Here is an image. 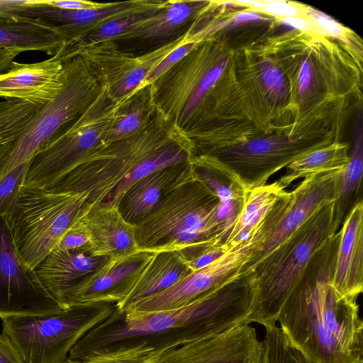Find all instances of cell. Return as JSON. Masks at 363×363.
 I'll return each mask as SVG.
<instances>
[{"instance_id":"obj_1","label":"cell","mask_w":363,"mask_h":363,"mask_svg":"<svg viewBox=\"0 0 363 363\" xmlns=\"http://www.w3.org/2000/svg\"><path fill=\"white\" fill-rule=\"evenodd\" d=\"M276 59L290 88L293 135L317 123L344 125L362 106L363 67L335 39L292 29L259 40Z\"/></svg>"},{"instance_id":"obj_2","label":"cell","mask_w":363,"mask_h":363,"mask_svg":"<svg viewBox=\"0 0 363 363\" xmlns=\"http://www.w3.org/2000/svg\"><path fill=\"white\" fill-rule=\"evenodd\" d=\"M340 233L315 254L281 306L277 321L308 363H363V322L357 298L332 286Z\"/></svg>"},{"instance_id":"obj_3","label":"cell","mask_w":363,"mask_h":363,"mask_svg":"<svg viewBox=\"0 0 363 363\" xmlns=\"http://www.w3.org/2000/svg\"><path fill=\"white\" fill-rule=\"evenodd\" d=\"M254 295L253 277L239 274L182 308L147 313L115 309L76 344L75 350L84 354L155 337L200 322L215 323L229 330L246 321Z\"/></svg>"},{"instance_id":"obj_4","label":"cell","mask_w":363,"mask_h":363,"mask_svg":"<svg viewBox=\"0 0 363 363\" xmlns=\"http://www.w3.org/2000/svg\"><path fill=\"white\" fill-rule=\"evenodd\" d=\"M218 196L196 176L169 192L135 224L139 250H179L187 261L222 245Z\"/></svg>"},{"instance_id":"obj_5","label":"cell","mask_w":363,"mask_h":363,"mask_svg":"<svg viewBox=\"0 0 363 363\" xmlns=\"http://www.w3.org/2000/svg\"><path fill=\"white\" fill-rule=\"evenodd\" d=\"M185 138L183 131L156 111L150 122L137 133L100 143L45 191L86 192L87 203L105 201L121 183L150 160Z\"/></svg>"},{"instance_id":"obj_6","label":"cell","mask_w":363,"mask_h":363,"mask_svg":"<svg viewBox=\"0 0 363 363\" xmlns=\"http://www.w3.org/2000/svg\"><path fill=\"white\" fill-rule=\"evenodd\" d=\"M235 51L207 37L151 84L156 111L183 132L199 128L211 107L216 85Z\"/></svg>"},{"instance_id":"obj_7","label":"cell","mask_w":363,"mask_h":363,"mask_svg":"<svg viewBox=\"0 0 363 363\" xmlns=\"http://www.w3.org/2000/svg\"><path fill=\"white\" fill-rule=\"evenodd\" d=\"M333 203L315 212L250 273L255 296L247 323L276 324L281 306L313 257L340 230Z\"/></svg>"},{"instance_id":"obj_8","label":"cell","mask_w":363,"mask_h":363,"mask_svg":"<svg viewBox=\"0 0 363 363\" xmlns=\"http://www.w3.org/2000/svg\"><path fill=\"white\" fill-rule=\"evenodd\" d=\"M88 194L51 193L23 186L4 218L26 265L34 269L82 215Z\"/></svg>"},{"instance_id":"obj_9","label":"cell","mask_w":363,"mask_h":363,"mask_svg":"<svg viewBox=\"0 0 363 363\" xmlns=\"http://www.w3.org/2000/svg\"><path fill=\"white\" fill-rule=\"evenodd\" d=\"M115 304L73 306L41 315H14L2 320L6 335L24 363H65L72 348L106 320Z\"/></svg>"},{"instance_id":"obj_10","label":"cell","mask_w":363,"mask_h":363,"mask_svg":"<svg viewBox=\"0 0 363 363\" xmlns=\"http://www.w3.org/2000/svg\"><path fill=\"white\" fill-rule=\"evenodd\" d=\"M62 84L42 105L0 169V178L33 157L62 134L91 105L101 86L85 60L77 55L62 60Z\"/></svg>"},{"instance_id":"obj_11","label":"cell","mask_w":363,"mask_h":363,"mask_svg":"<svg viewBox=\"0 0 363 363\" xmlns=\"http://www.w3.org/2000/svg\"><path fill=\"white\" fill-rule=\"evenodd\" d=\"M235 70L248 113L262 133L289 132L294 119L288 79L259 42L235 51Z\"/></svg>"},{"instance_id":"obj_12","label":"cell","mask_w":363,"mask_h":363,"mask_svg":"<svg viewBox=\"0 0 363 363\" xmlns=\"http://www.w3.org/2000/svg\"><path fill=\"white\" fill-rule=\"evenodd\" d=\"M121 102L113 101L101 87L85 111L30 160L23 186L43 190L50 188L82 157L104 143Z\"/></svg>"},{"instance_id":"obj_13","label":"cell","mask_w":363,"mask_h":363,"mask_svg":"<svg viewBox=\"0 0 363 363\" xmlns=\"http://www.w3.org/2000/svg\"><path fill=\"white\" fill-rule=\"evenodd\" d=\"M341 133L321 130L290 135L287 131L275 130L208 155L225 164L250 190L264 185L272 175L299 157L340 140Z\"/></svg>"},{"instance_id":"obj_14","label":"cell","mask_w":363,"mask_h":363,"mask_svg":"<svg viewBox=\"0 0 363 363\" xmlns=\"http://www.w3.org/2000/svg\"><path fill=\"white\" fill-rule=\"evenodd\" d=\"M190 327L167 333L147 363H263V342L247 322L207 336Z\"/></svg>"},{"instance_id":"obj_15","label":"cell","mask_w":363,"mask_h":363,"mask_svg":"<svg viewBox=\"0 0 363 363\" xmlns=\"http://www.w3.org/2000/svg\"><path fill=\"white\" fill-rule=\"evenodd\" d=\"M269 230L268 224L264 222L252 238L227 251L211 264L194 270L169 288L135 302L125 311H164L191 303L218 289L230 279L240 274L255 247L263 242Z\"/></svg>"},{"instance_id":"obj_16","label":"cell","mask_w":363,"mask_h":363,"mask_svg":"<svg viewBox=\"0 0 363 363\" xmlns=\"http://www.w3.org/2000/svg\"><path fill=\"white\" fill-rule=\"evenodd\" d=\"M187 40V30L174 39L140 56L121 50L108 40L83 48L70 55L81 56L101 86L116 103L143 86L148 74L174 49ZM65 58V59H67Z\"/></svg>"},{"instance_id":"obj_17","label":"cell","mask_w":363,"mask_h":363,"mask_svg":"<svg viewBox=\"0 0 363 363\" xmlns=\"http://www.w3.org/2000/svg\"><path fill=\"white\" fill-rule=\"evenodd\" d=\"M63 308L22 261L4 216L0 217V318L41 315Z\"/></svg>"},{"instance_id":"obj_18","label":"cell","mask_w":363,"mask_h":363,"mask_svg":"<svg viewBox=\"0 0 363 363\" xmlns=\"http://www.w3.org/2000/svg\"><path fill=\"white\" fill-rule=\"evenodd\" d=\"M165 3L162 0H133L104 3L95 9L63 10L50 5L49 0H35L20 12L19 18L53 29L62 38L66 48L108 21L160 10Z\"/></svg>"},{"instance_id":"obj_19","label":"cell","mask_w":363,"mask_h":363,"mask_svg":"<svg viewBox=\"0 0 363 363\" xmlns=\"http://www.w3.org/2000/svg\"><path fill=\"white\" fill-rule=\"evenodd\" d=\"M342 170L307 177L291 191V199L281 219L266 240L259 247H255L240 274L252 273L263 259L283 243L310 216L335 200Z\"/></svg>"},{"instance_id":"obj_20","label":"cell","mask_w":363,"mask_h":363,"mask_svg":"<svg viewBox=\"0 0 363 363\" xmlns=\"http://www.w3.org/2000/svg\"><path fill=\"white\" fill-rule=\"evenodd\" d=\"M155 252L139 250L132 255L108 258L93 272L73 285L64 295L63 309L99 303H118L124 282L143 266Z\"/></svg>"},{"instance_id":"obj_21","label":"cell","mask_w":363,"mask_h":363,"mask_svg":"<svg viewBox=\"0 0 363 363\" xmlns=\"http://www.w3.org/2000/svg\"><path fill=\"white\" fill-rule=\"evenodd\" d=\"M62 68V60L55 56L28 64L13 61L0 73V98L44 105L60 89Z\"/></svg>"},{"instance_id":"obj_22","label":"cell","mask_w":363,"mask_h":363,"mask_svg":"<svg viewBox=\"0 0 363 363\" xmlns=\"http://www.w3.org/2000/svg\"><path fill=\"white\" fill-rule=\"evenodd\" d=\"M80 220L91 235V255L116 258L139 251L135 225L123 218L118 206L106 201L86 203Z\"/></svg>"},{"instance_id":"obj_23","label":"cell","mask_w":363,"mask_h":363,"mask_svg":"<svg viewBox=\"0 0 363 363\" xmlns=\"http://www.w3.org/2000/svg\"><path fill=\"white\" fill-rule=\"evenodd\" d=\"M193 159L163 167L133 183L118 206L123 218L131 224H137L155 208L165 195L194 178Z\"/></svg>"},{"instance_id":"obj_24","label":"cell","mask_w":363,"mask_h":363,"mask_svg":"<svg viewBox=\"0 0 363 363\" xmlns=\"http://www.w3.org/2000/svg\"><path fill=\"white\" fill-rule=\"evenodd\" d=\"M193 272L179 250L155 252L124 282L116 309L125 311L135 302L169 288Z\"/></svg>"},{"instance_id":"obj_25","label":"cell","mask_w":363,"mask_h":363,"mask_svg":"<svg viewBox=\"0 0 363 363\" xmlns=\"http://www.w3.org/2000/svg\"><path fill=\"white\" fill-rule=\"evenodd\" d=\"M331 284L341 295L357 298L363 290V201L343 221Z\"/></svg>"},{"instance_id":"obj_26","label":"cell","mask_w":363,"mask_h":363,"mask_svg":"<svg viewBox=\"0 0 363 363\" xmlns=\"http://www.w3.org/2000/svg\"><path fill=\"white\" fill-rule=\"evenodd\" d=\"M192 162L195 176L220 201L218 217L223 230V245L242 208L249 190L232 171L212 155H196Z\"/></svg>"},{"instance_id":"obj_27","label":"cell","mask_w":363,"mask_h":363,"mask_svg":"<svg viewBox=\"0 0 363 363\" xmlns=\"http://www.w3.org/2000/svg\"><path fill=\"white\" fill-rule=\"evenodd\" d=\"M108 259L106 257L93 256L82 249L52 251L34 270L44 288L60 305L64 295L73 285Z\"/></svg>"},{"instance_id":"obj_28","label":"cell","mask_w":363,"mask_h":363,"mask_svg":"<svg viewBox=\"0 0 363 363\" xmlns=\"http://www.w3.org/2000/svg\"><path fill=\"white\" fill-rule=\"evenodd\" d=\"M212 1H166L162 9L148 18L128 37L163 44L185 32Z\"/></svg>"},{"instance_id":"obj_29","label":"cell","mask_w":363,"mask_h":363,"mask_svg":"<svg viewBox=\"0 0 363 363\" xmlns=\"http://www.w3.org/2000/svg\"><path fill=\"white\" fill-rule=\"evenodd\" d=\"M350 160L341 171L335 200L333 203L334 220L340 226L352 211L362 201L363 129L362 106L356 111Z\"/></svg>"},{"instance_id":"obj_30","label":"cell","mask_w":363,"mask_h":363,"mask_svg":"<svg viewBox=\"0 0 363 363\" xmlns=\"http://www.w3.org/2000/svg\"><path fill=\"white\" fill-rule=\"evenodd\" d=\"M65 48L62 38L38 22L0 16V49L37 50L54 56Z\"/></svg>"},{"instance_id":"obj_31","label":"cell","mask_w":363,"mask_h":363,"mask_svg":"<svg viewBox=\"0 0 363 363\" xmlns=\"http://www.w3.org/2000/svg\"><path fill=\"white\" fill-rule=\"evenodd\" d=\"M284 191L277 181L250 189L223 245L230 250L254 236Z\"/></svg>"},{"instance_id":"obj_32","label":"cell","mask_w":363,"mask_h":363,"mask_svg":"<svg viewBox=\"0 0 363 363\" xmlns=\"http://www.w3.org/2000/svg\"><path fill=\"white\" fill-rule=\"evenodd\" d=\"M350 147L340 140L313 150L286 167V174L277 180L284 189L295 180L345 168L350 160Z\"/></svg>"},{"instance_id":"obj_33","label":"cell","mask_w":363,"mask_h":363,"mask_svg":"<svg viewBox=\"0 0 363 363\" xmlns=\"http://www.w3.org/2000/svg\"><path fill=\"white\" fill-rule=\"evenodd\" d=\"M156 111L151 84L140 86L118 107L104 143L118 140L137 133L150 122Z\"/></svg>"},{"instance_id":"obj_34","label":"cell","mask_w":363,"mask_h":363,"mask_svg":"<svg viewBox=\"0 0 363 363\" xmlns=\"http://www.w3.org/2000/svg\"><path fill=\"white\" fill-rule=\"evenodd\" d=\"M41 106L16 99L0 102V169Z\"/></svg>"},{"instance_id":"obj_35","label":"cell","mask_w":363,"mask_h":363,"mask_svg":"<svg viewBox=\"0 0 363 363\" xmlns=\"http://www.w3.org/2000/svg\"><path fill=\"white\" fill-rule=\"evenodd\" d=\"M303 16L313 27L316 33L339 41L361 66L363 63V43L360 37L352 30L343 26L332 17L308 5L302 4Z\"/></svg>"},{"instance_id":"obj_36","label":"cell","mask_w":363,"mask_h":363,"mask_svg":"<svg viewBox=\"0 0 363 363\" xmlns=\"http://www.w3.org/2000/svg\"><path fill=\"white\" fill-rule=\"evenodd\" d=\"M152 348L144 340L94 350L69 363H147Z\"/></svg>"},{"instance_id":"obj_37","label":"cell","mask_w":363,"mask_h":363,"mask_svg":"<svg viewBox=\"0 0 363 363\" xmlns=\"http://www.w3.org/2000/svg\"><path fill=\"white\" fill-rule=\"evenodd\" d=\"M264 328L263 363H308L276 324Z\"/></svg>"},{"instance_id":"obj_38","label":"cell","mask_w":363,"mask_h":363,"mask_svg":"<svg viewBox=\"0 0 363 363\" xmlns=\"http://www.w3.org/2000/svg\"><path fill=\"white\" fill-rule=\"evenodd\" d=\"M29 162L21 164L0 178V217L4 216L23 186Z\"/></svg>"},{"instance_id":"obj_39","label":"cell","mask_w":363,"mask_h":363,"mask_svg":"<svg viewBox=\"0 0 363 363\" xmlns=\"http://www.w3.org/2000/svg\"><path fill=\"white\" fill-rule=\"evenodd\" d=\"M91 247L90 233L79 218L65 232L53 251L82 249L90 253Z\"/></svg>"},{"instance_id":"obj_40","label":"cell","mask_w":363,"mask_h":363,"mask_svg":"<svg viewBox=\"0 0 363 363\" xmlns=\"http://www.w3.org/2000/svg\"><path fill=\"white\" fill-rule=\"evenodd\" d=\"M199 42L187 40L170 52L146 77L143 86L152 84L156 79L184 57Z\"/></svg>"},{"instance_id":"obj_41","label":"cell","mask_w":363,"mask_h":363,"mask_svg":"<svg viewBox=\"0 0 363 363\" xmlns=\"http://www.w3.org/2000/svg\"><path fill=\"white\" fill-rule=\"evenodd\" d=\"M256 12L261 13L276 20L288 17H303L302 4L281 0H262V6Z\"/></svg>"},{"instance_id":"obj_42","label":"cell","mask_w":363,"mask_h":363,"mask_svg":"<svg viewBox=\"0 0 363 363\" xmlns=\"http://www.w3.org/2000/svg\"><path fill=\"white\" fill-rule=\"evenodd\" d=\"M228 250L224 245H216L197 257L188 261V263L194 271L211 264L223 255Z\"/></svg>"},{"instance_id":"obj_43","label":"cell","mask_w":363,"mask_h":363,"mask_svg":"<svg viewBox=\"0 0 363 363\" xmlns=\"http://www.w3.org/2000/svg\"><path fill=\"white\" fill-rule=\"evenodd\" d=\"M0 363H24L10 338L0 334Z\"/></svg>"},{"instance_id":"obj_44","label":"cell","mask_w":363,"mask_h":363,"mask_svg":"<svg viewBox=\"0 0 363 363\" xmlns=\"http://www.w3.org/2000/svg\"><path fill=\"white\" fill-rule=\"evenodd\" d=\"M33 1L34 0H0V16L19 19V12Z\"/></svg>"},{"instance_id":"obj_45","label":"cell","mask_w":363,"mask_h":363,"mask_svg":"<svg viewBox=\"0 0 363 363\" xmlns=\"http://www.w3.org/2000/svg\"><path fill=\"white\" fill-rule=\"evenodd\" d=\"M103 4L79 0H49L50 5L63 10L95 9L101 6Z\"/></svg>"},{"instance_id":"obj_46","label":"cell","mask_w":363,"mask_h":363,"mask_svg":"<svg viewBox=\"0 0 363 363\" xmlns=\"http://www.w3.org/2000/svg\"><path fill=\"white\" fill-rule=\"evenodd\" d=\"M279 25H284L292 29L302 32H315V30L310 22L304 17H288L277 20Z\"/></svg>"},{"instance_id":"obj_47","label":"cell","mask_w":363,"mask_h":363,"mask_svg":"<svg viewBox=\"0 0 363 363\" xmlns=\"http://www.w3.org/2000/svg\"><path fill=\"white\" fill-rule=\"evenodd\" d=\"M21 52L22 51L18 49H0V73L7 71Z\"/></svg>"},{"instance_id":"obj_48","label":"cell","mask_w":363,"mask_h":363,"mask_svg":"<svg viewBox=\"0 0 363 363\" xmlns=\"http://www.w3.org/2000/svg\"><path fill=\"white\" fill-rule=\"evenodd\" d=\"M65 363H69L67 361Z\"/></svg>"}]
</instances>
